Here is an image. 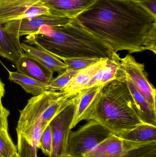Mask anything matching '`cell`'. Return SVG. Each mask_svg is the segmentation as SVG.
I'll use <instances>...</instances> for the list:
<instances>
[{"instance_id": "10", "label": "cell", "mask_w": 156, "mask_h": 157, "mask_svg": "<svg viewBox=\"0 0 156 157\" xmlns=\"http://www.w3.org/2000/svg\"><path fill=\"white\" fill-rule=\"evenodd\" d=\"M96 0H41L52 15L75 18L91 6Z\"/></svg>"}, {"instance_id": "5", "label": "cell", "mask_w": 156, "mask_h": 157, "mask_svg": "<svg viewBox=\"0 0 156 157\" xmlns=\"http://www.w3.org/2000/svg\"><path fill=\"white\" fill-rule=\"evenodd\" d=\"M73 19L56 16L50 13L44 14L31 18L12 20L5 24L3 29L17 49L24 53L21 47V37L35 34L44 26L65 25Z\"/></svg>"}, {"instance_id": "23", "label": "cell", "mask_w": 156, "mask_h": 157, "mask_svg": "<svg viewBox=\"0 0 156 157\" xmlns=\"http://www.w3.org/2000/svg\"><path fill=\"white\" fill-rule=\"evenodd\" d=\"M43 154L49 156L52 148V133L50 125L49 124L43 132L40 139L39 147Z\"/></svg>"}, {"instance_id": "21", "label": "cell", "mask_w": 156, "mask_h": 157, "mask_svg": "<svg viewBox=\"0 0 156 157\" xmlns=\"http://www.w3.org/2000/svg\"><path fill=\"white\" fill-rule=\"evenodd\" d=\"M17 152L8 131H0V157H12Z\"/></svg>"}, {"instance_id": "20", "label": "cell", "mask_w": 156, "mask_h": 157, "mask_svg": "<svg viewBox=\"0 0 156 157\" xmlns=\"http://www.w3.org/2000/svg\"><path fill=\"white\" fill-rule=\"evenodd\" d=\"M80 71L66 70L64 73L53 78L49 84L48 90L61 91Z\"/></svg>"}, {"instance_id": "19", "label": "cell", "mask_w": 156, "mask_h": 157, "mask_svg": "<svg viewBox=\"0 0 156 157\" xmlns=\"http://www.w3.org/2000/svg\"><path fill=\"white\" fill-rule=\"evenodd\" d=\"M66 66L67 70L70 71H79L83 70L95 64L104 59L97 58H61Z\"/></svg>"}, {"instance_id": "22", "label": "cell", "mask_w": 156, "mask_h": 157, "mask_svg": "<svg viewBox=\"0 0 156 157\" xmlns=\"http://www.w3.org/2000/svg\"><path fill=\"white\" fill-rule=\"evenodd\" d=\"M124 157H156V142L132 149Z\"/></svg>"}, {"instance_id": "4", "label": "cell", "mask_w": 156, "mask_h": 157, "mask_svg": "<svg viewBox=\"0 0 156 157\" xmlns=\"http://www.w3.org/2000/svg\"><path fill=\"white\" fill-rule=\"evenodd\" d=\"M113 134L100 124L90 120L79 129L70 132L68 141V154L82 157L107 137Z\"/></svg>"}, {"instance_id": "14", "label": "cell", "mask_w": 156, "mask_h": 157, "mask_svg": "<svg viewBox=\"0 0 156 157\" xmlns=\"http://www.w3.org/2000/svg\"><path fill=\"white\" fill-rule=\"evenodd\" d=\"M108 59H104L88 68L80 70L61 91L76 93L81 90L98 71L105 64Z\"/></svg>"}, {"instance_id": "11", "label": "cell", "mask_w": 156, "mask_h": 157, "mask_svg": "<svg viewBox=\"0 0 156 157\" xmlns=\"http://www.w3.org/2000/svg\"><path fill=\"white\" fill-rule=\"evenodd\" d=\"M21 47L25 56L52 72L57 73L59 75L67 70V66L63 62L45 50L24 42L21 43Z\"/></svg>"}, {"instance_id": "6", "label": "cell", "mask_w": 156, "mask_h": 157, "mask_svg": "<svg viewBox=\"0 0 156 157\" xmlns=\"http://www.w3.org/2000/svg\"><path fill=\"white\" fill-rule=\"evenodd\" d=\"M76 100L58 113L49 123L52 133V148L48 157H66L68 155V141L78 101Z\"/></svg>"}, {"instance_id": "27", "label": "cell", "mask_w": 156, "mask_h": 157, "mask_svg": "<svg viewBox=\"0 0 156 157\" xmlns=\"http://www.w3.org/2000/svg\"><path fill=\"white\" fill-rule=\"evenodd\" d=\"M8 1V0H0V1ZM28 1H31L34 2H38L41 1V0H28Z\"/></svg>"}, {"instance_id": "18", "label": "cell", "mask_w": 156, "mask_h": 157, "mask_svg": "<svg viewBox=\"0 0 156 157\" xmlns=\"http://www.w3.org/2000/svg\"><path fill=\"white\" fill-rule=\"evenodd\" d=\"M20 52L8 37L0 23V56L15 63L24 55Z\"/></svg>"}, {"instance_id": "7", "label": "cell", "mask_w": 156, "mask_h": 157, "mask_svg": "<svg viewBox=\"0 0 156 157\" xmlns=\"http://www.w3.org/2000/svg\"><path fill=\"white\" fill-rule=\"evenodd\" d=\"M121 62L127 76L136 89L156 110V89L149 81L148 74L145 70L144 64L137 62L129 54L121 59Z\"/></svg>"}, {"instance_id": "28", "label": "cell", "mask_w": 156, "mask_h": 157, "mask_svg": "<svg viewBox=\"0 0 156 157\" xmlns=\"http://www.w3.org/2000/svg\"><path fill=\"white\" fill-rule=\"evenodd\" d=\"M66 157H75L72 156L70 155H69L68 154V155H67V156H66Z\"/></svg>"}, {"instance_id": "1", "label": "cell", "mask_w": 156, "mask_h": 157, "mask_svg": "<svg viewBox=\"0 0 156 157\" xmlns=\"http://www.w3.org/2000/svg\"><path fill=\"white\" fill-rule=\"evenodd\" d=\"M75 19L114 52L156 53V17L133 0H96Z\"/></svg>"}, {"instance_id": "12", "label": "cell", "mask_w": 156, "mask_h": 157, "mask_svg": "<svg viewBox=\"0 0 156 157\" xmlns=\"http://www.w3.org/2000/svg\"><path fill=\"white\" fill-rule=\"evenodd\" d=\"M15 64L18 72L44 83L49 84L54 78V73L47 70L24 54Z\"/></svg>"}, {"instance_id": "2", "label": "cell", "mask_w": 156, "mask_h": 157, "mask_svg": "<svg viewBox=\"0 0 156 157\" xmlns=\"http://www.w3.org/2000/svg\"><path fill=\"white\" fill-rule=\"evenodd\" d=\"M24 43L61 58L109 59L114 52L108 44L84 29L75 18L65 25L44 26L27 36Z\"/></svg>"}, {"instance_id": "16", "label": "cell", "mask_w": 156, "mask_h": 157, "mask_svg": "<svg viewBox=\"0 0 156 157\" xmlns=\"http://www.w3.org/2000/svg\"><path fill=\"white\" fill-rule=\"evenodd\" d=\"M121 59L117 52H114L108 59L104 66L99 86H104L114 80H125L127 77Z\"/></svg>"}, {"instance_id": "15", "label": "cell", "mask_w": 156, "mask_h": 157, "mask_svg": "<svg viewBox=\"0 0 156 157\" xmlns=\"http://www.w3.org/2000/svg\"><path fill=\"white\" fill-rule=\"evenodd\" d=\"M9 74L8 79L21 86L27 93L37 96L48 90L49 84L44 83L20 73L7 70Z\"/></svg>"}, {"instance_id": "26", "label": "cell", "mask_w": 156, "mask_h": 157, "mask_svg": "<svg viewBox=\"0 0 156 157\" xmlns=\"http://www.w3.org/2000/svg\"><path fill=\"white\" fill-rule=\"evenodd\" d=\"M12 157H20L19 156V155L17 154V152H16L12 156Z\"/></svg>"}, {"instance_id": "3", "label": "cell", "mask_w": 156, "mask_h": 157, "mask_svg": "<svg viewBox=\"0 0 156 157\" xmlns=\"http://www.w3.org/2000/svg\"><path fill=\"white\" fill-rule=\"evenodd\" d=\"M113 134L118 135L144 124L125 80H114L105 84L90 115Z\"/></svg>"}, {"instance_id": "8", "label": "cell", "mask_w": 156, "mask_h": 157, "mask_svg": "<svg viewBox=\"0 0 156 157\" xmlns=\"http://www.w3.org/2000/svg\"><path fill=\"white\" fill-rule=\"evenodd\" d=\"M148 144L128 141L112 134L82 157H124L130 150Z\"/></svg>"}, {"instance_id": "9", "label": "cell", "mask_w": 156, "mask_h": 157, "mask_svg": "<svg viewBox=\"0 0 156 157\" xmlns=\"http://www.w3.org/2000/svg\"><path fill=\"white\" fill-rule=\"evenodd\" d=\"M104 86H94L79 91L74 117L70 126L71 130L81 121H89L90 115L100 97Z\"/></svg>"}, {"instance_id": "13", "label": "cell", "mask_w": 156, "mask_h": 157, "mask_svg": "<svg viewBox=\"0 0 156 157\" xmlns=\"http://www.w3.org/2000/svg\"><path fill=\"white\" fill-rule=\"evenodd\" d=\"M125 81L132 93L139 117L144 124L156 126V111L138 92L127 76Z\"/></svg>"}, {"instance_id": "24", "label": "cell", "mask_w": 156, "mask_h": 157, "mask_svg": "<svg viewBox=\"0 0 156 157\" xmlns=\"http://www.w3.org/2000/svg\"><path fill=\"white\" fill-rule=\"evenodd\" d=\"M5 94V84L0 78V131H8V118L10 112L3 105L2 100Z\"/></svg>"}, {"instance_id": "25", "label": "cell", "mask_w": 156, "mask_h": 157, "mask_svg": "<svg viewBox=\"0 0 156 157\" xmlns=\"http://www.w3.org/2000/svg\"><path fill=\"white\" fill-rule=\"evenodd\" d=\"M156 17V0H133Z\"/></svg>"}, {"instance_id": "17", "label": "cell", "mask_w": 156, "mask_h": 157, "mask_svg": "<svg viewBox=\"0 0 156 157\" xmlns=\"http://www.w3.org/2000/svg\"><path fill=\"white\" fill-rule=\"evenodd\" d=\"M117 136L124 140L137 143L156 142V126L143 124Z\"/></svg>"}]
</instances>
